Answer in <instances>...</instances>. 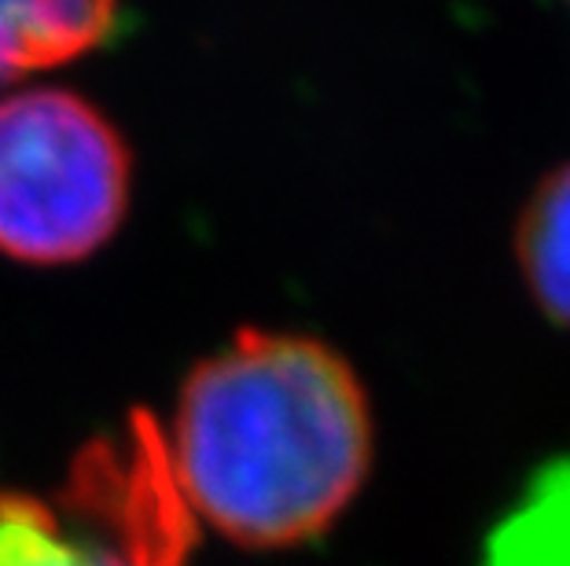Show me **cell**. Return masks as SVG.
<instances>
[{"instance_id": "6", "label": "cell", "mask_w": 570, "mask_h": 566, "mask_svg": "<svg viewBox=\"0 0 570 566\" xmlns=\"http://www.w3.org/2000/svg\"><path fill=\"white\" fill-rule=\"evenodd\" d=\"M482 566H570V460L533 475L515 508L493 526Z\"/></svg>"}, {"instance_id": "3", "label": "cell", "mask_w": 570, "mask_h": 566, "mask_svg": "<svg viewBox=\"0 0 570 566\" xmlns=\"http://www.w3.org/2000/svg\"><path fill=\"white\" fill-rule=\"evenodd\" d=\"M126 207V140L89 100L63 89L0 100V255L30 265L89 258Z\"/></svg>"}, {"instance_id": "2", "label": "cell", "mask_w": 570, "mask_h": 566, "mask_svg": "<svg viewBox=\"0 0 570 566\" xmlns=\"http://www.w3.org/2000/svg\"><path fill=\"white\" fill-rule=\"evenodd\" d=\"M191 548L196 515L148 413L85 445L56 500L0 489V566H188Z\"/></svg>"}, {"instance_id": "4", "label": "cell", "mask_w": 570, "mask_h": 566, "mask_svg": "<svg viewBox=\"0 0 570 566\" xmlns=\"http://www.w3.org/2000/svg\"><path fill=\"white\" fill-rule=\"evenodd\" d=\"M118 8L30 0L0 4V86L33 67L67 63L115 33Z\"/></svg>"}, {"instance_id": "5", "label": "cell", "mask_w": 570, "mask_h": 566, "mask_svg": "<svg viewBox=\"0 0 570 566\" xmlns=\"http://www.w3.org/2000/svg\"><path fill=\"white\" fill-rule=\"evenodd\" d=\"M515 250L533 302L570 328V162L533 188L519 214Z\"/></svg>"}, {"instance_id": "1", "label": "cell", "mask_w": 570, "mask_h": 566, "mask_svg": "<svg viewBox=\"0 0 570 566\" xmlns=\"http://www.w3.org/2000/svg\"><path fill=\"white\" fill-rule=\"evenodd\" d=\"M191 515L247 548L324 534L372 464L357 376L306 335L239 331L191 368L166 441Z\"/></svg>"}]
</instances>
